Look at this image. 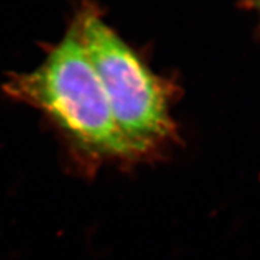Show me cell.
<instances>
[{
    "label": "cell",
    "mask_w": 260,
    "mask_h": 260,
    "mask_svg": "<svg viewBox=\"0 0 260 260\" xmlns=\"http://www.w3.org/2000/svg\"><path fill=\"white\" fill-rule=\"evenodd\" d=\"M6 95L35 107L90 160H130L140 155L117 124L95 69L75 25L34 70L14 74Z\"/></svg>",
    "instance_id": "6da1fadb"
},
{
    "label": "cell",
    "mask_w": 260,
    "mask_h": 260,
    "mask_svg": "<svg viewBox=\"0 0 260 260\" xmlns=\"http://www.w3.org/2000/svg\"><path fill=\"white\" fill-rule=\"evenodd\" d=\"M73 24L117 124L140 157L174 139L176 125L170 113L171 87L167 81L149 69L93 6L81 9Z\"/></svg>",
    "instance_id": "7a4b0ae2"
},
{
    "label": "cell",
    "mask_w": 260,
    "mask_h": 260,
    "mask_svg": "<svg viewBox=\"0 0 260 260\" xmlns=\"http://www.w3.org/2000/svg\"><path fill=\"white\" fill-rule=\"evenodd\" d=\"M253 2H254V3H255V5L258 6V8L260 9V0H253Z\"/></svg>",
    "instance_id": "3957f363"
}]
</instances>
